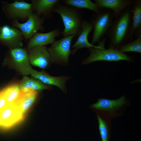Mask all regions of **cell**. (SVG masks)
<instances>
[{
    "instance_id": "cell-18",
    "label": "cell",
    "mask_w": 141,
    "mask_h": 141,
    "mask_svg": "<svg viewBox=\"0 0 141 141\" xmlns=\"http://www.w3.org/2000/svg\"><path fill=\"white\" fill-rule=\"evenodd\" d=\"M132 6V21L129 40L132 39L134 35L136 38L141 34V0H134Z\"/></svg>"
},
{
    "instance_id": "cell-1",
    "label": "cell",
    "mask_w": 141,
    "mask_h": 141,
    "mask_svg": "<svg viewBox=\"0 0 141 141\" xmlns=\"http://www.w3.org/2000/svg\"><path fill=\"white\" fill-rule=\"evenodd\" d=\"M132 13L130 6L125 9L114 20L107 34L109 47L119 49L128 39Z\"/></svg>"
},
{
    "instance_id": "cell-23",
    "label": "cell",
    "mask_w": 141,
    "mask_h": 141,
    "mask_svg": "<svg viewBox=\"0 0 141 141\" xmlns=\"http://www.w3.org/2000/svg\"><path fill=\"white\" fill-rule=\"evenodd\" d=\"M2 90L8 105L14 104L21 93L19 83H13L8 85Z\"/></svg>"
},
{
    "instance_id": "cell-8",
    "label": "cell",
    "mask_w": 141,
    "mask_h": 141,
    "mask_svg": "<svg viewBox=\"0 0 141 141\" xmlns=\"http://www.w3.org/2000/svg\"><path fill=\"white\" fill-rule=\"evenodd\" d=\"M2 9L5 16L12 21H26L33 12L31 3L24 1H15L13 3L2 2Z\"/></svg>"
},
{
    "instance_id": "cell-2",
    "label": "cell",
    "mask_w": 141,
    "mask_h": 141,
    "mask_svg": "<svg viewBox=\"0 0 141 141\" xmlns=\"http://www.w3.org/2000/svg\"><path fill=\"white\" fill-rule=\"evenodd\" d=\"M130 104L127 96L124 95L115 99L99 98L90 107L96 114L111 120L123 115Z\"/></svg>"
},
{
    "instance_id": "cell-24",
    "label": "cell",
    "mask_w": 141,
    "mask_h": 141,
    "mask_svg": "<svg viewBox=\"0 0 141 141\" xmlns=\"http://www.w3.org/2000/svg\"><path fill=\"white\" fill-rule=\"evenodd\" d=\"M135 40L129 43H125L119 49L125 53L127 52H135L141 53V34L136 37Z\"/></svg>"
},
{
    "instance_id": "cell-6",
    "label": "cell",
    "mask_w": 141,
    "mask_h": 141,
    "mask_svg": "<svg viewBox=\"0 0 141 141\" xmlns=\"http://www.w3.org/2000/svg\"><path fill=\"white\" fill-rule=\"evenodd\" d=\"M75 36L72 35L55 40L47 48L52 63L66 66L69 64V58L72 54V40Z\"/></svg>"
},
{
    "instance_id": "cell-12",
    "label": "cell",
    "mask_w": 141,
    "mask_h": 141,
    "mask_svg": "<svg viewBox=\"0 0 141 141\" xmlns=\"http://www.w3.org/2000/svg\"><path fill=\"white\" fill-rule=\"evenodd\" d=\"M30 64L43 69H47L52 63L45 46L35 47L27 50Z\"/></svg>"
},
{
    "instance_id": "cell-22",
    "label": "cell",
    "mask_w": 141,
    "mask_h": 141,
    "mask_svg": "<svg viewBox=\"0 0 141 141\" xmlns=\"http://www.w3.org/2000/svg\"><path fill=\"white\" fill-rule=\"evenodd\" d=\"M96 115L102 141H110L112 127L111 120L98 115Z\"/></svg>"
},
{
    "instance_id": "cell-26",
    "label": "cell",
    "mask_w": 141,
    "mask_h": 141,
    "mask_svg": "<svg viewBox=\"0 0 141 141\" xmlns=\"http://www.w3.org/2000/svg\"><path fill=\"white\" fill-rule=\"evenodd\" d=\"M2 26H0V33L1 31Z\"/></svg>"
},
{
    "instance_id": "cell-3",
    "label": "cell",
    "mask_w": 141,
    "mask_h": 141,
    "mask_svg": "<svg viewBox=\"0 0 141 141\" xmlns=\"http://www.w3.org/2000/svg\"><path fill=\"white\" fill-rule=\"evenodd\" d=\"M105 41L104 37L98 42V45H95L89 49L90 54L88 57L82 60L83 64L87 65L99 61L111 62L123 61L129 62L134 61L132 56L122 52L119 49L110 47L105 49Z\"/></svg>"
},
{
    "instance_id": "cell-20",
    "label": "cell",
    "mask_w": 141,
    "mask_h": 141,
    "mask_svg": "<svg viewBox=\"0 0 141 141\" xmlns=\"http://www.w3.org/2000/svg\"><path fill=\"white\" fill-rule=\"evenodd\" d=\"M22 92H26L30 90L39 91L51 88L49 86L43 83L39 80L32 79L24 76L19 83Z\"/></svg>"
},
{
    "instance_id": "cell-13",
    "label": "cell",
    "mask_w": 141,
    "mask_h": 141,
    "mask_svg": "<svg viewBox=\"0 0 141 141\" xmlns=\"http://www.w3.org/2000/svg\"><path fill=\"white\" fill-rule=\"evenodd\" d=\"M30 74L34 79L39 80L44 84L56 86L64 92L66 91V83L70 78L66 76H52L43 70L38 71L32 68L30 71Z\"/></svg>"
},
{
    "instance_id": "cell-19",
    "label": "cell",
    "mask_w": 141,
    "mask_h": 141,
    "mask_svg": "<svg viewBox=\"0 0 141 141\" xmlns=\"http://www.w3.org/2000/svg\"><path fill=\"white\" fill-rule=\"evenodd\" d=\"M21 92L20 97L14 104L18 107L22 113L25 115L36 101L38 91L30 90L26 92Z\"/></svg>"
},
{
    "instance_id": "cell-10",
    "label": "cell",
    "mask_w": 141,
    "mask_h": 141,
    "mask_svg": "<svg viewBox=\"0 0 141 141\" xmlns=\"http://www.w3.org/2000/svg\"><path fill=\"white\" fill-rule=\"evenodd\" d=\"M24 39L21 31L8 25L2 26L0 33V44L9 49L23 47Z\"/></svg>"
},
{
    "instance_id": "cell-17",
    "label": "cell",
    "mask_w": 141,
    "mask_h": 141,
    "mask_svg": "<svg viewBox=\"0 0 141 141\" xmlns=\"http://www.w3.org/2000/svg\"><path fill=\"white\" fill-rule=\"evenodd\" d=\"M59 0H32L33 12L43 18L49 17L60 2Z\"/></svg>"
},
{
    "instance_id": "cell-16",
    "label": "cell",
    "mask_w": 141,
    "mask_h": 141,
    "mask_svg": "<svg viewBox=\"0 0 141 141\" xmlns=\"http://www.w3.org/2000/svg\"><path fill=\"white\" fill-rule=\"evenodd\" d=\"M93 29L92 25L90 22L83 20L81 24V31L76 41L72 46V54L73 55L79 50L83 48L89 49L94 47L88 40L89 34Z\"/></svg>"
},
{
    "instance_id": "cell-7",
    "label": "cell",
    "mask_w": 141,
    "mask_h": 141,
    "mask_svg": "<svg viewBox=\"0 0 141 141\" xmlns=\"http://www.w3.org/2000/svg\"><path fill=\"white\" fill-rule=\"evenodd\" d=\"M5 61L12 68L22 75L26 76L30 74L32 67L26 49L23 47L9 49Z\"/></svg>"
},
{
    "instance_id": "cell-14",
    "label": "cell",
    "mask_w": 141,
    "mask_h": 141,
    "mask_svg": "<svg viewBox=\"0 0 141 141\" xmlns=\"http://www.w3.org/2000/svg\"><path fill=\"white\" fill-rule=\"evenodd\" d=\"M61 33L58 29H55L46 33L38 32L28 40L26 49L28 50L37 46H45L47 44H52L55 41V38Z\"/></svg>"
},
{
    "instance_id": "cell-4",
    "label": "cell",
    "mask_w": 141,
    "mask_h": 141,
    "mask_svg": "<svg viewBox=\"0 0 141 141\" xmlns=\"http://www.w3.org/2000/svg\"><path fill=\"white\" fill-rule=\"evenodd\" d=\"M57 4L53 12L59 14L61 16L64 27L61 33L62 35L64 37L72 35H79L83 20L81 14L75 8Z\"/></svg>"
},
{
    "instance_id": "cell-11",
    "label": "cell",
    "mask_w": 141,
    "mask_h": 141,
    "mask_svg": "<svg viewBox=\"0 0 141 141\" xmlns=\"http://www.w3.org/2000/svg\"><path fill=\"white\" fill-rule=\"evenodd\" d=\"M25 117L16 105H8L0 110V128L9 129L20 122Z\"/></svg>"
},
{
    "instance_id": "cell-25",
    "label": "cell",
    "mask_w": 141,
    "mask_h": 141,
    "mask_svg": "<svg viewBox=\"0 0 141 141\" xmlns=\"http://www.w3.org/2000/svg\"><path fill=\"white\" fill-rule=\"evenodd\" d=\"M8 105L7 102L2 90L0 91V110Z\"/></svg>"
},
{
    "instance_id": "cell-5",
    "label": "cell",
    "mask_w": 141,
    "mask_h": 141,
    "mask_svg": "<svg viewBox=\"0 0 141 141\" xmlns=\"http://www.w3.org/2000/svg\"><path fill=\"white\" fill-rule=\"evenodd\" d=\"M114 19L112 11L107 9H102L101 12L93 16L92 24L93 32L91 44H94L100 42L111 27Z\"/></svg>"
},
{
    "instance_id": "cell-15",
    "label": "cell",
    "mask_w": 141,
    "mask_h": 141,
    "mask_svg": "<svg viewBox=\"0 0 141 141\" xmlns=\"http://www.w3.org/2000/svg\"><path fill=\"white\" fill-rule=\"evenodd\" d=\"M133 0H95V3L101 9H107L112 11L114 19L126 8L131 6Z\"/></svg>"
},
{
    "instance_id": "cell-21",
    "label": "cell",
    "mask_w": 141,
    "mask_h": 141,
    "mask_svg": "<svg viewBox=\"0 0 141 141\" xmlns=\"http://www.w3.org/2000/svg\"><path fill=\"white\" fill-rule=\"evenodd\" d=\"M62 2L66 5L75 8L88 9L95 14L100 13L102 9L90 0H64Z\"/></svg>"
},
{
    "instance_id": "cell-9",
    "label": "cell",
    "mask_w": 141,
    "mask_h": 141,
    "mask_svg": "<svg viewBox=\"0 0 141 141\" xmlns=\"http://www.w3.org/2000/svg\"><path fill=\"white\" fill-rule=\"evenodd\" d=\"M44 18L33 12L27 20L23 23H20L19 20L12 21V26L18 28L21 32L24 39L28 40L39 31H42Z\"/></svg>"
}]
</instances>
